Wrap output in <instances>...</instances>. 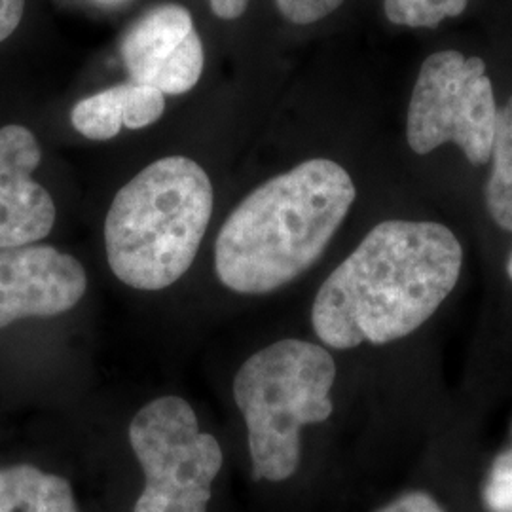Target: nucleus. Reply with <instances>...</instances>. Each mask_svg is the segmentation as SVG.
I'll use <instances>...</instances> for the list:
<instances>
[{"instance_id":"f257e3e1","label":"nucleus","mask_w":512,"mask_h":512,"mask_svg":"<svg viewBox=\"0 0 512 512\" xmlns=\"http://www.w3.org/2000/svg\"><path fill=\"white\" fill-rule=\"evenodd\" d=\"M461 266L463 247L444 224L380 222L321 285L313 330L332 349L401 340L439 310Z\"/></svg>"},{"instance_id":"f03ea898","label":"nucleus","mask_w":512,"mask_h":512,"mask_svg":"<svg viewBox=\"0 0 512 512\" xmlns=\"http://www.w3.org/2000/svg\"><path fill=\"white\" fill-rule=\"evenodd\" d=\"M355 198L351 175L327 158L302 162L256 186L217 236L220 283L239 294L289 285L325 253Z\"/></svg>"},{"instance_id":"7ed1b4c3","label":"nucleus","mask_w":512,"mask_h":512,"mask_svg":"<svg viewBox=\"0 0 512 512\" xmlns=\"http://www.w3.org/2000/svg\"><path fill=\"white\" fill-rule=\"evenodd\" d=\"M215 192L202 165L167 156L139 171L110 203V270L137 291H162L194 264L213 215Z\"/></svg>"},{"instance_id":"20e7f679","label":"nucleus","mask_w":512,"mask_h":512,"mask_svg":"<svg viewBox=\"0 0 512 512\" xmlns=\"http://www.w3.org/2000/svg\"><path fill=\"white\" fill-rule=\"evenodd\" d=\"M336 363L327 349L287 338L251 355L234 378L249 435L253 478L283 482L296 473L306 425L332 416Z\"/></svg>"},{"instance_id":"39448f33","label":"nucleus","mask_w":512,"mask_h":512,"mask_svg":"<svg viewBox=\"0 0 512 512\" xmlns=\"http://www.w3.org/2000/svg\"><path fill=\"white\" fill-rule=\"evenodd\" d=\"M129 444L145 473L133 512H207L224 456L219 440L200 431L194 408L165 395L129 423Z\"/></svg>"},{"instance_id":"423d86ee","label":"nucleus","mask_w":512,"mask_h":512,"mask_svg":"<svg viewBox=\"0 0 512 512\" xmlns=\"http://www.w3.org/2000/svg\"><path fill=\"white\" fill-rule=\"evenodd\" d=\"M499 109L480 57L456 50L429 55L421 65L406 116V139L416 154L454 143L473 165L492 158Z\"/></svg>"},{"instance_id":"0eeeda50","label":"nucleus","mask_w":512,"mask_h":512,"mask_svg":"<svg viewBox=\"0 0 512 512\" xmlns=\"http://www.w3.org/2000/svg\"><path fill=\"white\" fill-rule=\"evenodd\" d=\"M129 80L169 95L190 92L203 73L202 38L181 4H162L137 19L122 38Z\"/></svg>"},{"instance_id":"6e6552de","label":"nucleus","mask_w":512,"mask_h":512,"mask_svg":"<svg viewBox=\"0 0 512 512\" xmlns=\"http://www.w3.org/2000/svg\"><path fill=\"white\" fill-rule=\"evenodd\" d=\"M86 289L88 275L73 255L50 245L0 249V329L73 310Z\"/></svg>"},{"instance_id":"1a4fd4ad","label":"nucleus","mask_w":512,"mask_h":512,"mask_svg":"<svg viewBox=\"0 0 512 512\" xmlns=\"http://www.w3.org/2000/svg\"><path fill=\"white\" fill-rule=\"evenodd\" d=\"M42 150L31 129L0 128V249L33 245L55 224L50 192L33 181Z\"/></svg>"},{"instance_id":"9d476101","label":"nucleus","mask_w":512,"mask_h":512,"mask_svg":"<svg viewBox=\"0 0 512 512\" xmlns=\"http://www.w3.org/2000/svg\"><path fill=\"white\" fill-rule=\"evenodd\" d=\"M164 109V93L129 80L76 103L71 122L86 139L109 141L124 126L143 129L154 124Z\"/></svg>"},{"instance_id":"9b49d317","label":"nucleus","mask_w":512,"mask_h":512,"mask_svg":"<svg viewBox=\"0 0 512 512\" xmlns=\"http://www.w3.org/2000/svg\"><path fill=\"white\" fill-rule=\"evenodd\" d=\"M0 512H80L63 476L33 465L0 467Z\"/></svg>"},{"instance_id":"f8f14e48","label":"nucleus","mask_w":512,"mask_h":512,"mask_svg":"<svg viewBox=\"0 0 512 512\" xmlns=\"http://www.w3.org/2000/svg\"><path fill=\"white\" fill-rule=\"evenodd\" d=\"M490 160L494 165L486 184V205L495 224L512 232V95L497 114Z\"/></svg>"},{"instance_id":"ddd939ff","label":"nucleus","mask_w":512,"mask_h":512,"mask_svg":"<svg viewBox=\"0 0 512 512\" xmlns=\"http://www.w3.org/2000/svg\"><path fill=\"white\" fill-rule=\"evenodd\" d=\"M469 0H384L385 16L410 29H431L444 19L458 18Z\"/></svg>"},{"instance_id":"4468645a","label":"nucleus","mask_w":512,"mask_h":512,"mask_svg":"<svg viewBox=\"0 0 512 512\" xmlns=\"http://www.w3.org/2000/svg\"><path fill=\"white\" fill-rule=\"evenodd\" d=\"M488 512H512V450L499 454L482 488Z\"/></svg>"},{"instance_id":"2eb2a0df","label":"nucleus","mask_w":512,"mask_h":512,"mask_svg":"<svg viewBox=\"0 0 512 512\" xmlns=\"http://www.w3.org/2000/svg\"><path fill=\"white\" fill-rule=\"evenodd\" d=\"M344 0H275L281 16L296 25H310L327 18Z\"/></svg>"},{"instance_id":"dca6fc26","label":"nucleus","mask_w":512,"mask_h":512,"mask_svg":"<svg viewBox=\"0 0 512 512\" xmlns=\"http://www.w3.org/2000/svg\"><path fill=\"white\" fill-rule=\"evenodd\" d=\"M376 512H446L439 501L427 492L414 490L399 495L391 503H387L380 511Z\"/></svg>"},{"instance_id":"f3484780","label":"nucleus","mask_w":512,"mask_h":512,"mask_svg":"<svg viewBox=\"0 0 512 512\" xmlns=\"http://www.w3.org/2000/svg\"><path fill=\"white\" fill-rule=\"evenodd\" d=\"M25 10V0H0V42L18 29Z\"/></svg>"},{"instance_id":"a211bd4d","label":"nucleus","mask_w":512,"mask_h":512,"mask_svg":"<svg viewBox=\"0 0 512 512\" xmlns=\"http://www.w3.org/2000/svg\"><path fill=\"white\" fill-rule=\"evenodd\" d=\"M213 14L220 19H236L245 14L251 0H209Z\"/></svg>"},{"instance_id":"6ab92c4d","label":"nucleus","mask_w":512,"mask_h":512,"mask_svg":"<svg viewBox=\"0 0 512 512\" xmlns=\"http://www.w3.org/2000/svg\"><path fill=\"white\" fill-rule=\"evenodd\" d=\"M507 272H509V277H511L512 281V255L511 258H509V266H507Z\"/></svg>"}]
</instances>
